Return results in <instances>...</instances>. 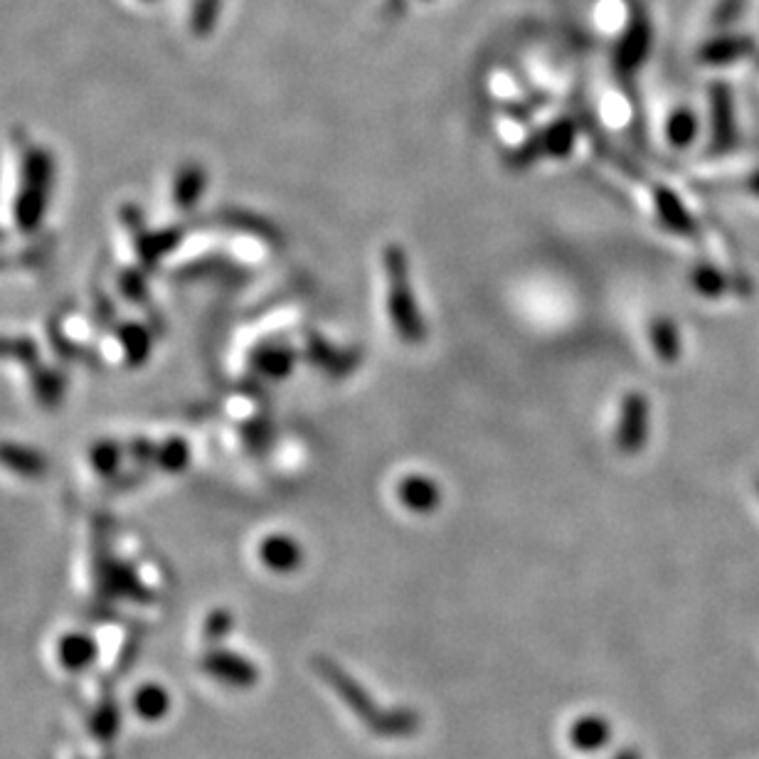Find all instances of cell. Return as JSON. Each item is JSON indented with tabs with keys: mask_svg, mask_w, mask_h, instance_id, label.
<instances>
[{
	"mask_svg": "<svg viewBox=\"0 0 759 759\" xmlns=\"http://www.w3.org/2000/svg\"><path fill=\"white\" fill-rule=\"evenodd\" d=\"M311 363L318 365L326 375H348L355 368L358 360L348 353V350L333 348L326 343V338H313L311 341Z\"/></svg>",
	"mask_w": 759,
	"mask_h": 759,
	"instance_id": "8",
	"label": "cell"
},
{
	"mask_svg": "<svg viewBox=\"0 0 759 759\" xmlns=\"http://www.w3.org/2000/svg\"><path fill=\"white\" fill-rule=\"evenodd\" d=\"M688 281L695 294H700L703 299H718V296L727 294V289H730V279L718 267H713V264H695L690 269Z\"/></svg>",
	"mask_w": 759,
	"mask_h": 759,
	"instance_id": "10",
	"label": "cell"
},
{
	"mask_svg": "<svg viewBox=\"0 0 759 759\" xmlns=\"http://www.w3.org/2000/svg\"><path fill=\"white\" fill-rule=\"evenodd\" d=\"M651 439V402L646 392L626 390L619 402L614 447L619 454L636 456L646 449Z\"/></svg>",
	"mask_w": 759,
	"mask_h": 759,
	"instance_id": "2",
	"label": "cell"
},
{
	"mask_svg": "<svg viewBox=\"0 0 759 759\" xmlns=\"http://www.w3.org/2000/svg\"><path fill=\"white\" fill-rule=\"evenodd\" d=\"M609 740V727L604 720L597 718H587L580 720L575 727H572V742L582 750H597L602 747L604 742Z\"/></svg>",
	"mask_w": 759,
	"mask_h": 759,
	"instance_id": "14",
	"label": "cell"
},
{
	"mask_svg": "<svg viewBox=\"0 0 759 759\" xmlns=\"http://www.w3.org/2000/svg\"><path fill=\"white\" fill-rule=\"evenodd\" d=\"M742 0H720V20H730L740 10Z\"/></svg>",
	"mask_w": 759,
	"mask_h": 759,
	"instance_id": "17",
	"label": "cell"
},
{
	"mask_svg": "<svg viewBox=\"0 0 759 759\" xmlns=\"http://www.w3.org/2000/svg\"><path fill=\"white\" fill-rule=\"evenodd\" d=\"M710 119H713V151H727L735 143V109L723 84L713 87L710 94Z\"/></svg>",
	"mask_w": 759,
	"mask_h": 759,
	"instance_id": "6",
	"label": "cell"
},
{
	"mask_svg": "<svg viewBox=\"0 0 759 759\" xmlns=\"http://www.w3.org/2000/svg\"><path fill=\"white\" fill-rule=\"evenodd\" d=\"M259 552H262V560L276 572H291L304 562V548L291 535H269Z\"/></svg>",
	"mask_w": 759,
	"mask_h": 759,
	"instance_id": "7",
	"label": "cell"
},
{
	"mask_svg": "<svg viewBox=\"0 0 759 759\" xmlns=\"http://www.w3.org/2000/svg\"><path fill=\"white\" fill-rule=\"evenodd\" d=\"M382 272H385V306L392 331L400 338V343L419 348V345L427 343L429 326L422 309H419L417 294H414L410 257H407V249L402 244H385V249H382Z\"/></svg>",
	"mask_w": 759,
	"mask_h": 759,
	"instance_id": "1",
	"label": "cell"
},
{
	"mask_svg": "<svg viewBox=\"0 0 759 759\" xmlns=\"http://www.w3.org/2000/svg\"><path fill=\"white\" fill-rule=\"evenodd\" d=\"M747 188H750L755 195H759V173L752 175V178L747 180Z\"/></svg>",
	"mask_w": 759,
	"mask_h": 759,
	"instance_id": "18",
	"label": "cell"
},
{
	"mask_svg": "<svg viewBox=\"0 0 759 759\" xmlns=\"http://www.w3.org/2000/svg\"><path fill=\"white\" fill-rule=\"evenodd\" d=\"M136 708L141 718H161L163 710L168 708V695L158 688H143L136 695Z\"/></svg>",
	"mask_w": 759,
	"mask_h": 759,
	"instance_id": "15",
	"label": "cell"
},
{
	"mask_svg": "<svg viewBox=\"0 0 759 759\" xmlns=\"http://www.w3.org/2000/svg\"><path fill=\"white\" fill-rule=\"evenodd\" d=\"M210 671L217 673V678H222V681L235 683V686H249V683L257 678L252 663L242 661V658H235V656L215 658V661L210 663Z\"/></svg>",
	"mask_w": 759,
	"mask_h": 759,
	"instance_id": "12",
	"label": "cell"
},
{
	"mask_svg": "<svg viewBox=\"0 0 759 759\" xmlns=\"http://www.w3.org/2000/svg\"><path fill=\"white\" fill-rule=\"evenodd\" d=\"M654 210L658 217V225L666 227L673 235L688 237V240H693V237L698 235V225H695L688 207L683 205V200L678 198L671 188H666V185H658L654 190Z\"/></svg>",
	"mask_w": 759,
	"mask_h": 759,
	"instance_id": "4",
	"label": "cell"
},
{
	"mask_svg": "<svg viewBox=\"0 0 759 759\" xmlns=\"http://www.w3.org/2000/svg\"><path fill=\"white\" fill-rule=\"evenodd\" d=\"M649 345L663 365H676L683 355L681 326L671 316H656L649 323Z\"/></svg>",
	"mask_w": 759,
	"mask_h": 759,
	"instance_id": "5",
	"label": "cell"
},
{
	"mask_svg": "<svg viewBox=\"0 0 759 759\" xmlns=\"http://www.w3.org/2000/svg\"><path fill=\"white\" fill-rule=\"evenodd\" d=\"M649 42H651V33L649 28H646L644 20H636L634 25H631L629 33L624 35V40H621L619 50H617V62L621 69H636L641 65V60L646 57V52H649Z\"/></svg>",
	"mask_w": 759,
	"mask_h": 759,
	"instance_id": "9",
	"label": "cell"
},
{
	"mask_svg": "<svg viewBox=\"0 0 759 759\" xmlns=\"http://www.w3.org/2000/svg\"><path fill=\"white\" fill-rule=\"evenodd\" d=\"M395 498L405 511L414 516H429L444 503V488L434 476L410 471L395 483Z\"/></svg>",
	"mask_w": 759,
	"mask_h": 759,
	"instance_id": "3",
	"label": "cell"
},
{
	"mask_svg": "<svg viewBox=\"0 0 759 759\" xmlns=\"http://www.w3.org/2000/svg\"><path fill=\"white\" fill-rule=\"evenodd\" d=\"M666 136L671 141V146L676 148H686L690 143L695 141L698 136V119H695L693 111L688 109H678L673 111L671 119L666 124Z\"/></svg>",
	"mask_w": 759,
	"mask_h": 759,
	"instance_id": "13",
	"label": "cell"
},
{
	"mask_svg": "<svg viewBox=\"0 0 759 759\" xmlns=\"http://www.w3.org/2000/svg\"><path fill=\"white\" fill-rule=\"evenodd\" d=\"M215 15H217V0H198V8H195V30L198 33H207V30L212 28V23H215Z\"/></svg>",
	"mask_w": 759,
	"mask_h": 759,
	"instance_id": "16",
	"label": "cell"
},
{
	"mask_svg": "<svg viewBox=\"0 0 759 759\" xmlns=\"http://www.w3.org/2000/svg\"><path fill=\"white\" fill-rule=\"evenodd\" d=\"M750 50V42L740 40V37H727V40H715L708 42L700 52V60L708 62V65H725V62L740 60L742 55H747Z\"/></svg>",
	"mask_w": 759,
	"mask_h": 759,
	"instance_id": "11",
	"label": "cell"
}]
</instances>
